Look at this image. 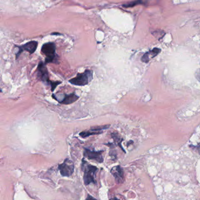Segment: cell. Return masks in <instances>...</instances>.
<instances>
[{
    "instance_id": "1",
    "label": "cell",
    "mask_w": 200,
    "mask_h": 200,
    "mask_svg": "<svg viewBox=\"0 0 200 200\" xmlns=\"http://www.w3.org/2000/svg\"><path fill=\"white\" fill-rule=\"evenodd\" d=\"M38 77L39 79L47 85H49L51 87V91H53L59 84L61 83V81H53L49 80V73L46 67V64L40 62L38 66Z\"/></svg>"
},
{
    "instance_id": "2",
    "label": "cell",
    "mask_w": 200,
    "mask_h": 200,
    "mask_svg": "<svg viewBox=\"0 0 200 200\" xmlns=\"http://www.w3.org/2000/svg\"><path fill=\"white\" fill-rule=\"evenodd\" d=\"M82 169L84 172L83 180L85 185H88L91 183H96L95 177L98 169L96 167L89 164L84 159L82 162Z\"/></svg>"
},
{
    "instance_id": "3",
    "label": "cell",
    "mask_w": 200,
    "mask_h": 200,
    "mask_svg": "<svg viewBox=\"0 0 200 200\" xmlns=\"http://www.w3.org/2000/svg\"><path fill=\"white\" fill-rule=\"evenodd\" d=\"M41 52L45 56V64L58 63V56L56 54V46L53 42H48L44 44L41 48Z\"/></svg>"
},
{
    "instance_id": "4",
    "label": "cell",
    "mask_w": 200,
    "mask_h": 200,
    "mask_svg": "<svg viewBox=\"0 0 200 200\" xmlns=\"http://www.w3.org/2000/svg\"><path fill=\"white\" fill-rule=\"evenodd\" d=\"M93 79V71L91 70H86L82 73H78L76 76L69 80V82L78 86H84L88 85Z\"/></svg>"
},
{
    "instance_id": "5",
    "label": "cell",
    "mask_w": 200,
    "mask_h": 200,
    "mask_svg": "<svg viewBox=\"0 0 200 200\" xmlns=\"http://www.w3.org/2000/svg\"><path fill=\"white\" fill-rule=\"evenodd\" d=\"M52 97L59 103L64 105H69L70 104H72L74 102L76 101L79 98V97L75 93L69 94L63 93L53 94H52Z\"/></svg>"
},
{
    "instance_id": "6",
    "label": "cell",
    "mask_w": 200,
    "mask_h": 200,
    "mask_svg": "<svg viewBox=\"0 0 200 200\" xmlns=\"http://www.w3.org/2000/svg\"><path fill=\"white\" fill-rule=\"evenodd\" d=\"M58 168L60 171L61 174L62 176L69 177L74 173L75 166L72 160L69 159H66L63 163L59 165Z\"/></svg>"
},
{
    "instance_id": "7",
    "label": "cell",
    "mask_w": 200,
    "mask_h": 200,
    "mask_svg": "<svg viewBox=\"0 0 200 200\" xmlns=\"http://www.w3.org/2000/svg\"><path fill=\"white\" fill-rule=\"evenodd\" d=\"M110 126V125H105L93 126L91 128V129L88 131H85L80 132L79 134V135L83 138H86L92 135L102 134L104 130L108 129Z\"/></svg>"
},
{
    "instance_id": "8",
    "label": "cell",
    "mask_w": 200,
    "mask_h": 200,
    "mask_svg": "<svg viewBox=\"0 0 200 200\" xmlns=\"http://www.w3.org/2000/svg\"><path fill=\"white\" fill-rule=\"evenodd\" d=\"M103 150L95 151L91 150L89 149L84 148L83 155L84 158H86L90 160H93L96 162L102 163L103 162V157L102 155Z\"/></svg>"
},
{
    "instance_id": "9",
    "label": "cell",
    "mask_w": 200,
    "mask_h": 200,
    "mask_svg": "<svg viewBox=\"0 0 200 200\" xmlns=\"http://www.w3.org/2000/svg\"><path fill=\"white\" fill-rule=\"evenodd\" d=\"M38 46V42L36 41H30L29 42L26 43L24 45H22L21 46H18L19 51L16 54V59H18V56L21 54V53L23 51H26L29 52L31 54L34 53L35 50H36Z\"/></svg>"
},
{
    "instance_id": "10",
    "label": "cell",
    "mask_w": 200,
    "mask_h": 200,
    "mask_svg": "<svg viewBox=\"0 0 200 200\" xmlns=\"http://www.w3.org/2000/svg\"><path fill=\"white\" fill-rule=\"evenodd\" d=\"M111 173L115 178L117 183H122L124 180V174L123 168L120 166H116L113 167L111 169Z\"/></svg>"
},
{
    "instance_id": "11",
    "label": "cell",
    "mask_w": 200,
    "mask_h": 200,
    "mask_svg": "<svg viewBox=\"0 0 200 200\" xmlns=\"http://www.w3.org/2000/svg\"><path fill=\"white\" fill-rule=\"evenodd\" d=\"M144 3V2L142 1V0H135V1H131L130 3H126L124 5H123V7L125 8H129V7H133L136 5H140V4H143Z\"/></svg>"
},
{
    "instance_id": "12",
    "label": "cell",
    "mask_w": 200,
    "mask_h": 200,
    "mask_svg": "<svg viewBox=\"0 0 200 200\" xmlns=\"http://www.w3.org/2000/svg\"><path fill=\"white\" fill-rule=\"evenodd\" d=\"M111 136H112V138L114 139V141L115 142L116 144L118 145H119L123 149V148H122V146H121V142L123 140V139L120 137V136L118 135V134L112 133Z\"/></svg>"
},
{
    "instance_id": "13",
    "label": "cell",
    "mask_w": 200,
    "mask_h": 200,
    "mask_svg": "<svg viewBox=\"0 0 200 200\" xmlns=\"http://www.w3.org/2000/svg\"><path fill=\"white\" fill-rule=\"evenodd\" d=\"M160 52H161V49L155 48H154L153 50H151L149 53H150V54H151L152 58H154L155 56H156Z\"/></svg>"
},
{
    "instance_id": "14",
    "label": "cell",
    "mask_w": 200,
    "mask_h": 200,
    "mask_svg": "<svg viewBox=\"0 0 200 200\" xmlns=\"http://www.w3.org/2000/svg\"><path fill=\"white\" fill-rule=\"evenodd\" d=\"M149 52H146L143 56H142L141 58V61L144 63H148L149 62Z\"/></svg>"
},
{
    "instance_id": "15",
    "label": "cell",
    "mask_w": 200,
    "mask_h": 200,
    "mask_svg": "<svg viewBox=\"0 0 200 200\" xmlns=\"http://www.w3.org/2000/svg\"><path fill=\"white\" fill-rule=\"evenodd\" d=\"M195 76L196 79L200 82V68L198 69L195 73Z\"/></svg>"
},
{
    "instance_id": "16",
    "label": "cell",
    "mask_w": 200,
    "mask_h": 200,
    "mask_svg": "<svg viewBox=\"0 0 200 200\" xmlns=\"http://www.w3.org/2000/svg\"><path fill=\"white\" fill-rule=\"evenodd\" d=\"M86 200H97L96 199L94 198L93 197H92L91 195H88V197L86 198Z\"/></svg>"
},
{
    "instance_id": "17",
    "label": "cell",
    "mask_w": 200,
    "mask_h": 200,
    "mask_svg": "<svg viewBox=\"0 0 200 200\" xmlns=\"http://www.w3.org/2000/svg\"><path fill=\"white\" fill-rule=\"evenodd\" d=\"M197 150H198L199 153L200 154V144L198 145L197 146Z\"/></svg>"
},
{
    "instance_id": "18",
    "label": "cell",
    "mask_w": 200,
    "mask_h": 200,
    "mask_svg": "<svg viewBox=\"0 0 200 200\" xmlns=\"http://www.w3.org/2000/svg\"><path fill=\"white\" fill-rule=\"evenodd\" d=\"M110 200H120V199H118L116 198H111Z\"/></svg>"
}]
</instances>
